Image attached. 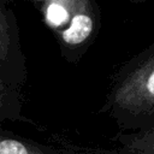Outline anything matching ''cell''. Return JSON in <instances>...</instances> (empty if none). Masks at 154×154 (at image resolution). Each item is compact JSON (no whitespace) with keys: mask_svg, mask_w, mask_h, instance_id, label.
<instances>
[{"mask_svg":"<svg viewBox=\"0 0 154 154\" xmlns=\"http://www.w3.org/2000/svg\"><path fill=\"white\" fill-rule=\"evenodd\" d=\"M113 114L125 122H143L154 116V46L120 72L108 96Z\"/></svg>","mask_w":154,"mask_h":154,"instance_id":"obj_1","label":"cell"},{"mask_svg":"<svg viewBox=\"0 0 154 154\" xmlns=\"http://www.w3.org/2000/svg\"><path fill=\"white\" fill-rule=\"evenodd\" d=\"M64 53L85 47L95 35L99 12L94 0H32Z\"/></svg>","mask_w":154,"mask_h":154,"instance_id":"obj_2","label":"cell"},{"mask_svg":"<svg viewBox=\"0 0 154 154\" xmlns=\"http://www.w3.org/2000/svg\"><path fill=\"white\" fill-rule=\"evenodd\" d=\"M26 77L18 26L12 10L0 5V111L4 116L20 113V85Z\"/></svg>","mask_w":154,"mask_h":154,"instance_id":"obj_3","label":"cell"},{"mask_svg":"<svg viewBox=\"0 0 154 154\" xmlns=\"http://www.w3.org/2000/svg\"><path fill=\"white\" fill-rule=\"evenodd\" d=\"M0 154H54L51 149L45 148L30 140L14 136L5 130L0 136Z\"/></svg>","mask_w":154,"mask_h":154,"instance_id":"obj_4","label":"cell"},{"mask_svg":"<svg viewBox=\"0 0 154 154\" xmlns=\"http://www.w3.org/2000/svg\"><path fill=\"white\" fill-rule=\"evenodd\" d=\"M119 141L130 153L154 154V125L135 135H125Z\"/></svg>","mask_w":154,"mask_h":154,"instance_id":"obj_5","label":"cell"},{"mask_svg":"<svg viewBox=\"0 0 154 154\" xmlns=\"http://www.w3.org/2000/svg\"><path fill=\"white\" fill-rule=\"evenodd\" d=\"M13 1H16V0H0V5L7 6V5H10L11 2H13Z\"/></svg>","mask_w":154,"mask_h":154,"instance_id":"obj_6","label":"cell"},{"mask_svg":"<svg viewBox=\"0 0 154 154\" xmlns=\"http://www.w3.org/2000/svg\"><path fill=\"white\" fill-rule=\"evenodd\" d=\"M132 2H141V1H143V0H131Z\"/></svg>","mask_w":154,"mask_h":154,"instance_id":"obj_7","label":"cell"}]
</instances>
